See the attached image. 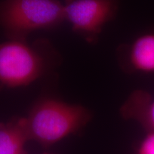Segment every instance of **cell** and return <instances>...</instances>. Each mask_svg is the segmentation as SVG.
Listing matches in <instances>:
<instances>
[{"mask_svg":"<svg viewBox=\"0 0 154 154\" xmlns=\"http://www.w3.org/2000/svg\"><path fill=\"white\" fill-rule=\"evenodd\" d=\"M55 51L45 41L33 44L9 40L0 44V89L26 86L43 76L55 61Z\"/></svg>","mask_w":154,"mask_h":154,"instance_id":"obj_1","label":"cell"},{"mask_svg":"<svg viewBox=\"0 0 154 154\" xmlns=\"http://www.w3.org/2000/svg\"><path fill=\"white\" fill-rule=\"evenodd\" d=\"M90 119L82 106L45 99L34 106L24 122L29 140L49 146L80 130Z\"/></svg>","mask_w":154,"mask_h":154,"instance_id":"obj_2","label":"cell"},{"mask_svg":"<svg viewBox=\"0 0 154 154\" xmlns=\"http://www.w3.org/2000/svg\"><path fill=\"white\" fill-rule=\"evenodd\" d=\"M64 19L59 0H0V29L10 40H24L36 30L54 27Z\"/></svg>","mask_w":154,"mask_h":154,"instance_id":"obj_3","label":"cell"},{"mask_svg":"<svg viewBox=\"0 0 154 154\" xmlns=\"http://www.w3.org/2000/svg\"><path fill=\"white\" fill-rule=\"evenodd\" d=\"M63 5L64 19L72 29L94 44L116 17L120 0H65Z\"/></svg>","mask_w":154,"mask_h":154,"instance_id":"obj_4","label":"cell"},{"mask_svg":"<svg viewBox=\"0 0 154 154\" xmlns=\"http://www.w3.org/2000/svg\"><path fill=\"white\" fill-rule=\"evenodd\" d=\"M118 60L122 70L128 74H154V32H147L131 42L121 45Z\"/></svg>","mask_w":154,"mask_h":154,"instance_id":"obj_5","label":"cell"},{"mask_svg":"<svg viewBox=\"0 0 154 154\" xmlns=\"http://www.w3.org/2000/svg\"><path fill=\"white\" fill-rule=\"evenodd\" d=\"M126 119L134 120L148 131H154V96L144 90L132 92L120 109Z\"/></svg>","mask_w":154,"mask_h":154,"instance_id":"obj_6","label":"cell"},{"mask_svg":"<svg viewBox=\"0 0 154 154\" xmlns=\"http://www.w3.org/2000/svg\"><path fill=\"white\" fill-rule=\"evenodd\" d=\"M26 140L24 118L0 124V154H25Z\"/></svg>","mask_w":154,"mask_h":154,"instance_id":"obj_7","label":"cell"},{"mask_svg":"<svg viewBox=\"0 0 154 154\" xmlns=\"http://www.w3.org/2000/svg\"><path fill=\"white\" fill-rule=\"evenodd\" d=\"M136 154H154V131H148L138 143Z\"/></svg>","mask_w":154,"mask_h":154,"instance_id":"obj_8","label":"cell"}]
</instances>
